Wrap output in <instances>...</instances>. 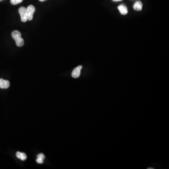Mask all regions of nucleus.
<instances>
[{"label": "nucleus", "mask_w": 169, "mask_h": 169, "mask_svg": "<svg viewBox=\"0 0 169 169\" xmlns=\"http://www.w3.org/2000/svg\"><path fill=\"white\" fill-rule=\"evenodd\" d=\"M12 37L16 42L17 46L18 47H22L24 45V40L21 37V34L17 30L12 32L11 34Z\"/></svg>", "instance_id": "nucleus-1"}, {"label": "nucleus", "mask_w": 169, "mask_h": 169, "mask_svg": "<svg viewBox=\"0 0 169 169\" xmlns=\"http://www.w3.org/2000/svg\"><path fill=\"white\" fill-rule=\"evenodd\" d=\"M19 14L21 16V21L23 22H26L28 20L27 13L26 8L24 7H21L18 10Z\"/></svg>", "instance_id": "nucleus-2"}, {"label": "nucleus", "mask_w": 169, "mask_h": 169, "mask_svg": "<svg viewBox=\"0 0 169 169\" xmlns=\"http://www.w3.org/2000/svg\"><path fill=\"white\" fill-rule=\"evenodd\" d=\"M26 11L27 13L28 20L31 21L33 19V16L35 12V8L34 6L32 5H30L26 8Z\"/></svg>", "instance_id": "nucleus-3"}, {"label": "nucleus", "mask_w": 169, "mask_h": 169, "mask_svg": "<svg viewBox=\"0 0 169 169\" xmlns=\"http://www.w3.org/2000/svg\"><path fill=\"white\" fill-rule=\"evenodd\" d=\"M82 66L81 65H79L78 66L75 68L72 72V76L73 78H78L80 75V72Z\"/></svg>", "instance_id": "nucleus-4"}, {"label": "nucleus", "mask_w": 169, "mask_h": 169, "mask_svg": "<svg viewBox=\"0 0 169 169\" xmlns=\"http://www.w3.org/2000/svg\"><path fill=\"white\" fill-rule=\"evenodd\" d=\"M10 86V83L8 80L0 79V88L1 89H8Z\"/></svg>", "instance_id": "nucleus-5"}, {"label": "nucleus", "mask_w": 169, "mask_h": 169, "mask_svg": "<svg viewBox=\"0 0 169 169\" xmlns=\"http://www.w3.org/2000/svg\"><path fill=\"white\" fill-rule=\"evenodd\" d=\"M118 9L120 13L123 15H125L128 13V9L127 7L124 4H121L118 7Z\"/></svg>", "instance_id": "nucleus-6"}, {"label": "nucleus", "mask_w": 169, "mask_h": 169, "mask_svg": "<svg viewBox=\"0 0 169 169\" xmlns=\"http://www.w3.org/2000/svg\"><path fill=\"white\" fill-rule=\"evenodd\" d=\"M142 6H143V4L142 2L139 1H138L134 3L133 7L135 11H141L142 9Z\"/></svg>", "instance_id": "nucleus-7"}, {"label": "nucleus", "mask_w": 169, "mask_h": 169, "mask_svg": "<svg viewBox=\"0 0 169 169\" xmlns=\"http://www.w3.org/2000/svg\"><path fill=\"white\" fill-rule=\"evenodd\" d=\"M16 156L18 158L20 159L22 161H25L27 158V156L25 153H21L19 151L16 153Z\"/></svg>", "instance_id": "nucleus-8"}, {"label": "nucleus", "mask_w": 169, "mask_h": 169, "mask_svg": "<svg viewBox=\"0 0 169 169\" xmlns=\"http://www.w3.org/2000/svg\"><path fill=\"white\" fill-rule=\"evenodd\" d=\"M23 0H11V3L12 5H15L22 3Z\"/></svg>", "instance_id": "nucleus-9"}, {"label": "nucleus", "mask_w": 169, "mask_h": 169, "mask_svg": "<svg viewBox=\"0 0 169 169\" xmlns=\"http://www.w3.org/2000/svg\"><path fill=\"white\" fill-rule=\"evenodd\" d=\"M37 158H40L44 160L45 156V155L43 154L40 153L37 156Z\"/></svg>", "instance_id": "nucleus-10"}, {"label": "nucleus", "mask_w": 169, "mask_h": 169, "mask_svg": "<svg viewBox=\"0 0 169 169\" xmlns=\"http://www.w3.org/2000/svg\"><path fill=\"white\" fill-rule=\"evenodd\" d=\"M36 162L39 164H42L44 162V159H42L40 158H37L36 160Z\"/></svg>", "instance_id": "nucleus-11"}, {"label": "nucleus", "mask_w": 169, "mask_h": 169, "mask_svg": "<svg viewBox=\"0 0 169 169\" xmlns=\"http://www.w3.org/2000/svg\"><path fill=\"white\" fill-rule=\"evenodd\" d=\"M112 1H123V0H112Z\"/></svg>", "instance_id": "nucleus-12"}, {"label": "nucleus", "mask_w": 169, "mask_h": 169, "mask_svg": "<svg viewBox=\"0 0 169 169\" xmlns=\"http://www.w3.org/2000/svg\"><path fill=\"white\" fill-rule=\"evenodd\" d=\"M39 1H47V0H39Z\"/></svg>", "instance_id": "nucleus-13"}, {"label": "nucleus", "mask_w": 169, "mask_h": 169, "mask_svg": "<svg viewBox=\"0 0 169 169\" xmlns=\"http://www.w3.org/2000/svg\"><path fill=\"white\" fill-rule=\"evenodd\" d=\"M148 169H153V168H148Z\"/></svg>", "instance_id": "nucleus-14"}, {"label": "nucleus", "mask_w": 169, "mask_h": 169, "mask_svg": "<svg viewBox=\"0 0 169 169\" xmlns=\"http://www.w3.org/2000/svg\"><path fill=\"white\" fill-rule=\"evenodd\" d=\"M0 1H1V0H0Z\"/></svg>", "instance_id": "nucleus-15"}]
</instances>
